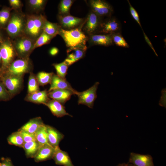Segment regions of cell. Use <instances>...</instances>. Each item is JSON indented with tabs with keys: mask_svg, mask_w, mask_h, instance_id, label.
<instances>
[{
	"mask_svg": "<svg viewBox=\"0 0 166 166\" xmlns=\"http://www.w3.org/2000/svg\"><path fill=\"white\" fill-rule=\"evenodd\" d=\"M59 34L63 38L69 48H79L86 50L87 38L82 31L81 27L70 30L61 28Z\"/></svg>",
	"mask_w": 166,
	"mask_h": 166,
	"instance_id": "6da1fadb",
	"label": "cell"
},
{
	"mask_svg": "<svg viewBox=\"0 0 166 166\" xmlns=\"http://www.w3.org/2000/svg\"><path fill=\"white\" fill-rule=\"evenodd\" d=\"M46 20L42 15L29 16L24 27L26 34L32 39L38 38L43 32Z\"/></svg>",
	"mask_w": 166,
	"mask_h": 166,
	"instance_id": "7a4b0ae2",
	"label": "cell"
},
{
	"mask_svg": "<svg viewBox=\"0 0 166 166\" xmlns=\"http://www.w3.org/2000/svg\"><path fill=\"white\" fill-rule=\"evenodd\" d=\"M0 78L12 97L18 94L23 88V76L2 73H1Z\"/></svg>",
	"mask_w": 166,
	"mask_h": 166,
	"instance_id": "3957f363",
	"label": "cell"
},
{
	"mask_svg": "<svg viewBox=\"0 0 166 166\" xmlns=\"http://www.w3.org/2000/svg\"><path fill=\"white\" fill-rule=\"evenodd\" d=\"M16 51L14 46L9 41L2 42L0 46L2 66L1 68L2 73H5L10 65L14 61Z\"/></svg>",
	"mask_w": 166,
	"mask_h": 166,
	"instance_id": "277c9868",
	"label": "cell"
},
{
	"mask_svg": "<svg viewBox=\"0 0 166 166\" xmlns=\"http://www.w3.org/2000/svg\"><path fill=\"white\" fill-rule=\"evenodd\" d=\"M31 63L29 58H21L14 60L3 73L23 76L25 73L31 72Z\"/></svg>",
	"mask_w": 166,
	"mask_h": 166,
	"instance_id": "5b68a950",
	"label": "cell"
},
{
	"mask_svg": "<svg viewBox=\"0 0 166 166\" xmlns=\"http://www.w3.org/2000/svg\"><path fill=\"white\" fill-rule=\"evenodd\" d=\"M99 84V83L97 82L87 90L82 92H77L76 95L78 97V105H85L89 108H92L97 97V90Z\"/></svg>",
	"mask_w": 166,
	"mask_h": 166,
	"instance_id": "8992f818",
	"label": "cell"
},
{
	"mask_svg": "<svg viewBox=\"0 0 166 166\" xmlns=\"http://www.w3.org/2000/svg\"><path fill=\"white\" fill-rule=\"evenodd\" d=\"M24 21L22 16L15 14L11 16L7 27V31L11 37L18 36L25 27Z\"/></svg>",
	"mask_w": 166,
	"mask_h": 166,
	"instance_id": "52a82bcc",
	"label": "cell"
},
{
	"mask_svg": "<svg viewBox=\"0 0 166 166\" xmlns=\"http://www.w3.org/2000/svg\"><path fill=\"white\" fill-rule=\"evenodd\" d=\"M34 44L32 39L22 38L15 42L14 49L21 58H28L29 53L33 49Z\"/></svg>",
	"mask_w": 166,
	"mask_h": 166,
	"instance_id": "ba28073f",
	"label": "cell"
},
{
	"mask_svg": "<svg viewBox=\"0 0 166 166\" xmlns=\"http://www.w3.org/2000/svg\"><path fill=\"white\" fill-rule=\"evenodd\" d=\"M121 24L115 17H109L104 21H102L98 32L101 34H111L121 32Z\"/></svg>",
	"mask_w": 166,
	"mask_h": 166,
	"instance_id": "9c48e42d",
	"label": "cell"
},
{
	"mask_svg": "<svg viewBox=\"0 0 166 166\" xmlns=\"http://www.w3.org/2000/svg\"><path fill=\"white\" fill-rule=\"evenodd\" d=\"M90 4L93 12L101 17H110L113 11L111 6L104 0H90Z\"/></svg>",
	"mask_w": 166,
	"mask_h": 166,
	"instance_id": "30bf717a",
	"label": "cell"
},
{
	"mask_svg": "<svg viewBox=\"0 0 166 166\" xmlns=\"http://www.w3.org/2000/svg\"><path fill=\"white\" fill-rule=\"evenodd\" d=\"M102 21L101 17L93 11L91 12L89 14L85 22L84 31L89 34H94L98 32Z\"/></svg>",
	"mask_w": 166,
	"mask_h": 166,
	"instance_id": "8fae6325",
	"label": "cell"
},
{
	"mask_svg": "<svg viewBox=\"0 0 166 166\" xmlns=\"http://www.w3.org/2000/svg\"><path fill=\"white\" fill-rule=\"evenodd\" d=\"M128 163L135 166H154L151 156L134 152L130 153Z\"/></svg>",
	"mask_w": 166,
	"mask_h": 166,
	"instance_id": "7c38bea8",
	"label": "cell"
},
{
	"mask_svg": "<svg viewBox=\"0 0 166 166\" xmlns=\"http://www.w3.org/2000/svg\"><path fill=\"white\" fill-rule=\"evenodd\" d=\"M59 19L61 26L65 30H70L77 27L83 22V19L66 15H60Z\"/></svg>",
	"mask_w": 166,
	"mask_h": 166,
	"instance_id": "4fadbf2b",
	"label": "cell"
},
{
	"mask_svg": "<svg viewBox=\"0 0 166 166\" xmlns=\"http://www.w3.org/2000/svg\"><path fill=\"white\" fill-rule=\"evenodd\" d=\"M49 97L61 103L62 105L69 100L71 96L75 94L73 91L66 89H55L48 91Z\"/></svg>",
	"mask_w": 166,
	"mask_h": 166,
	"instance_id": "5bb4252c",
	"label": "cell"
},
{
	"mask_svg": "<svg viewBox=\"0 0 166 166\" xmlns=\"http://www.w3.org/2000/svg\"><path fill=\"white\" fill-rule=\"evenodd\" d=\"M55 150V148L49 144H45L39 147L34 158L37 162L51 159L53 158Z\"/></svg>",
	"mask_w": 166,
	"mask_h": 166,
	"instance_id": "9a60e30c",
	"label": "cell"
},
{
	"mask_svg": "<svg viewBox=\"0 0 166 166\" xmlns=\"http://www.w3.org/2000/svg\"><path fill=\"white\" fill-rule=\"evenodd\" d=\"M52 159L57 165L63 166H74L68 153L60 149L59 146L55 148Z\"/></svg>",
	"mask_w": 166,
	"mask_h": 166,
	"instance_id": "2e32d148",
	"label": "cell"
},
{
	"mask_svg": "<svg viewBox=\"0 0 166 166\" xmlns=\"http://www.w3.org/2000/svg\"><path fill=\"white\" fill-rule=\"evenodd\" d=\"M50 85L48 91L55 89H66L70 90L76 94L77 91L74 89L70 84L66 80L62 79L57 75L53 74Z\"/></svg>",
	"mask_w": 166,
	"mask_h": 166,
	"instance_id": "e0dca14e",
	"label": "cell"
},
{
	"mask_svg": "<svg viewBox=\"0 0 166 166\" xmlns=\"http://www.w3.org/2000/svg\"><path fill=\"white\" fill-rule=\"evenodd\" d=\"M50 100L48 91L46 90L41 91L39 90L31 94H28L25 98V100L27 101L44 105Z\"/></svg>",
	"mask_w": 166,
	"mask_h": 166,
	"instance_id": "ac0fdd59",
	"label": "cell"
},
{
	"mask_svg": "<svg viewBox=\"0 0 166 166\" xmlns=\"http://www.w3.org/2000/svg\"><path fill=\"white\" fill-rule=\"evenodd\" d=\"M44 105L49 108L54 116L57 117H61L66 115L72 116L66 112L63 105L55 100L50 99Z\"/></svg>",
	"mask_w": 166,
	"mask_h": 166,
	"instance_id": "d6986e66",
	"label": "cell"
},
{
	"mask_svg": "<svg viewBox=\"0 0 166 166\" xmlns=\"http://www.w3.org/2000/svg\"><path fill=\"white\" fill-rule=\"evenodd\" d=\"M46 127L48 143L54 148L58 146L64 137V135L51 126L46 125Z\"/></svg>",
	"mask_w": 166,
	"mask_h": 166,
	"instance_id": "ffe728a7",
	"label": "cell"
},
{
	"mask_svg": "<svg viewBox=\"0 0 166 166\" xmlns=\"http://www.w3.org/2000/svg\"><path fill=\"white\" fill-rule=\"evenodd\" d=\"M85 50L79 48H68L67 56L64 61L69 66L82 58L85 55Z\"/></svg>",
	"mask_w": 166,
	"mask_h": 166,
	"instance_id": "44dd1931",
	"label": "cell"
},
{
	"mask_svg": "<svg viewBox=\"0 0 166 166\" xmlns=\"http://www.w3.org/2000/svg\"><path fill=\"white\" fill-rule=\"evenodd\" d=\"M90 41L94 45L108 46L113 44L110 34H93L91 35Z\"/></svg>",
	"mask_w": 166,
	"mask_h": 166,
	"instance_id": "7402d4cb",
	"label": "cell"
},
{
	"mask_svg": "<svg viewBox=\"0 0 166 166\" xmlns=\"http://www.w3.org/2000/svg\"><path fill=\"white\" fill-rule=\"evenodd\" d=\"M44 124L41 117H37L30 120L19 130L34 134L39 128Z\"/></svg>",
	"mask_w": 166,
	"mask_h": 166,
	"instance_id": "603a6c76",
	"label": "cell"
},
{
	"mask_svg": "<svg viewBox=\"0 0 166 166\" xmlns=\"http://www.w3.org/2000/svg\"><path fill=\"white\" fill-rule=\"evenodd\" d=\"M36 140L38 143L39 147L46 144L48 141V135L46 125L44 124L34 134Z\"/></svg>",
	"mask_w": 166,
	"mask_h": 166,
	"instance_id": "cb8c5ba5",
	"label": "cell"
},
{
	"mask_svg": "<svg viewBox=\"0 0 166 166\" xmlns=\"http://www.w3.org/2000/svg\"><path fill=\"white\" fill-rule=\"evenodd\" d=\"M23 148L27 157L34 158L39 149V146L36 141H31L25 143Z\"/></svg>",
	"mask_w": 166,
	"mask_h": 166,
	"instance_id": "d4e9b609",
	"label": "cell"
},
{
	"mask_svg": "<svg viewBox=\"0 0 166 166\" xmlns=\"http://www.w3.org/2000/svg\"><path fill=\"white\" fill-rule=\"evenodd\" d=\"M61 27L57 24L50 22L46 20L45 21L43 27V32L52 37L59 34Z\"/></svg>",
	"mask_w": 166,
	"mask_h": 166,
	"instance_id": "484cf974",
	"label": "cell"
},
{
	"mask_svg": "<svg viewBox=\"0 0 166 166\" xmlns=\"http://www.w3.org/2000/svg\"><path fill=\"white\" fill-rule=\"evenodd\" d=\"M7 141L9 144L23 148L24 144V141L19 132H14L9 136Z\"/></svg>",
	"mask_w": 166,
	"mask_h": 166,
	"instance_id": "4316f807",
	"label": "cell"
},
{
	"mask_svg": "<svg viewBox=\"0 0 166 166\" xmlns=\"http://www.w3.org/2000/svg\"><path fill=\"white\" fill-rule=\"evenodd\" d=\"M39 85L36 75L30 72L28 82V94H31L39 91Z\"/></svg>",
	"mask_w": 166,
	"mask_h": 166,
	"instance_id": "83f0119b",
	"label": "cell"
},
{
	"mask_svg": "<svg viewBox=\"0 0 166 166\" xmlns=\"http://www.w3.org/2000/svg\"><path fill=\"white\" fill-rule=\"evenodd\" d=\"M53 74L44 71L39 72L36 76L39 85L44 86L50 83Z\"/></svg>",
	"mask_w": 166,
	"mask_h": 166,
	"instance_id": "f1b7e54d",
	"label": "cell"
},
{
	"mask_svg": "<svg viewBox=\"0 0 166 166\" xmlns=\"http://www.w3.org/2000/svg\"><path fill=\"white\" fill-rule=\"evenodd\" d=\"M110 35L113 44L126 48L129 47L128 44L122 35L121 32L114 33Z\"/></svg>",
	"mask_w": 166,
	"mask_h": 166,
	"instance_id": "f546056e",
	"label": "cell"
},
{
	"mask_svg": "<svg viewBox=\"0 0 166 166\" xmlns=\"http://www.w3.org/2000/svg\"><path fill=\"white\" fill-rule=\"evenodd\" d=\"M53 66L55 69L57 75L62 79L66 80V76L68 66L64 61L59 63L53 64Z\"/></svg>",
	"mask_w": 166,
	"mask_h": 166,
	"instance_id": "4dcf8cb0",
	"label": "cell"
},
{
	"mask_svg": "<svg viewBox=\"0 0 166 166\" xmlns=\"http://www.w3.org/2000/svg\"><path fill=\"white\" fill-rule=\"evenodd\" d=\"M73 3V1L71 0H61L59 7L60 14L61 15H68Z\"/></svg>",
	"mask_w": 166,
	"mask_h": 166,
	"instance_id": "1f68e13d",
	"label": "cell"
},
{
	"mask_svg": "<svg viewBox=\"0 0 166 166\" xmlns=\"http://www.w3.org/2000/svg\"><path fill=\"white\" fill-rule=\"evenodd\" d=\"M53 38L52 37L43 32L38 38L36 42L34 43L33 49L46 44L50 41Z\"/></svg>",
	"mask_w": 166,
	"mask_h": 166,
	"instance_id": "d6a6232c",
	"label": "cell"
},
{
	"mask_svg": "<svg viewBox=\"0 0 166 166\" xmlns=\"http://www.w3.org/2000/svg\"><path fill=\"white\" fill-rule=\"evenodd\" d=\"M12 97H13L3 83L0 81V101H8Z\"/></svg>",
	"mask_w": 166,
	"mask_h": 166,
	"instance_id": "836d02e7",
	"label": "cell"
},
{
	"mask_svg": "<svg viewBox=\"0 0 166 166\" xmlns=\"http://www.w3.org/2000/svg\"><path fill=\"white\" fill-rule=\"evenodd\" d=\"M10 16V10L7 8L0 11V25H5L7 22Z\"/></svg>",
	"mask_w": 166,
	"mask_h": 166,
	"instance_id": "e575fe53",
	"label": "cell"
},
{
	"mask_svg": "<svg viewBox=\"0 0 166 166\" xmlns=\"http://www.w3.org/2000/svg\"><path fill=\"white\" fill-rule=\"evenodd\" d=\"M45 1L44 0H30L29 3L31 7L34 10H40L43 8Z\"/></svg>",
	"mask_w": 166,
	"mask_h": 166,
	"instance_id": "d590c367",
	"label": "cell"
},
{
	"mask_svg": "<svg viewBox=\"0 0 166 166\" xmlns=\"http://www.w3.org/2000/svg\"><path fill=\"white\" fill-rule=\"evenodd\" d=\"M18 131L20 133L25 143L36 141L34 134L19 129Z\"/></svg>",
	"mask_w": 166,
	"mask_h": 166,
	"instance_id": "8d00e7d4",
	"label": "cell"
},
{
	"mask_svg": "<svg viewBox=\"0 0 166 166\" xmlns=\"http://www.w3.org/2000/svg\"><path fill=\"white\" fill-rule=\"evenodd\" d=\"M127 1L129 5L130 12L134 20L136 21L140 27L142 29L139 15L137 12L132 5L129 1V0H127Z\"/></svg>",
	"mask_w": 166,
	"mask_h": 166,
	"instance_id": "74e56055",
	"label": "cell"
},
{
	"mask_svg": "<svg viewBox=\"0 0 166 166\" xmlns=\"http://www.w3.org/2000/svg\"><path fill=\"white\" fill-rule=\"evenodd\" d=\"M9 2L10 5L14 9L18 8L21 6V2L19 0H10Z\"/></svg>",
	"mask_w": 166,
	"mask_h": 166,
	"instance_id": "f35d334b",
	"label": "cell"
},
{
	"mask_svg": "<svg viewBox=\"0 0 166 166\" xmlns=\"http://www.w3.org/2000/svg\"><path fill=\"white\" fill-rule=\"evenodd\" d=\"M0 166H14L11 160L8 158H3Z\"/></svg>",
	"mask_w": 166,
	"mask_h": 166,
	"instance_id": "ab89813d",
	"label": "cell"
},
{
	"mask_svg": "<svg viewBox=\"0 0 166 166\" xmlns=\"http://www.w3.org/2000/svg\"><path fill=\"white\" fill-rule=\"evenodd\" d=\"M143 32L144 37V39H145V40L146 42L147 43V44L149 46L151 47V48L152 50L153 51V52L155 53L156 55L157 56H158V55L157 54V53H156V51H155V49H154V47H153V45L152 44V43L151 42V41H150V40L148 38L147 36L146 35L145 33L144 32V31L143 30Z\"/></svg>",
	"mask_w": 166,
	"mask_h": 166,
	"instance_id": "60d3db41",
	"label": "cell"
},
{
	"mask_svg": "<svg viewBox=\"0 0 166 166\" xmlns=\"http://www.w3.org/2000/svg\"><path fill=\"white\" fill-rule=\"evenodd\" d=\"M59 52L58 49L56 47L52 48L49 50V53L50 55L52 56L56 55Z\"/></svg>",
	"mask_w": 166,
	"mask_h": 166,
	"instance_id": "b9f144b4",
	"label": "cell"
},
{
	"mask_svg": "<svg viewBox=\"0 0 166 166\" xmlns=\"http://www.w3.org/2000/svg\"><path fill=\"white\" fill-rule=\"evenodd\" d=\"M127 164L125 163H123L122 164H119L117 166H127Z\"/></svg>",
	"mask_w": 166,
	"mask_h": 166,
	"instance_id": "7bdbcfd3",
	"label": "cell"
},
{
	"mask_svg": "<svg viewBox=\"0 0 166 166\" xmlns=\"http://www.w3.org/2000/svg\"><path fill=\"white\" fill-rule=\"evenodd\" d=\"M127 166H135L131 164L128 163H127Z\"/></svg>",
	"mask_w": 166,
	"mask_h": 166,
	"instance_id": "ee69618b",
	"label": "cell"
},
{
	"mask_svg": "<svg viewBox=\"0 0 166 166\" xmlns=\"http://www.w3.org/2000/svg\"><path fill=\"white\" fill-rule=\"evenodd\" d=\"M2 38H1V36L0 35V43H2Z\"/></svg>",
	"mask_w": 166,
	"mask_h": 166,
	"instance_id": "f6af8a7d",
	"label": "cell"
},
{
	"mask_svg": "<svg viewBox=\"0 0 166 166\" xmlns=\"http://www.w3.org/2000/svg\"><path fill=\"white\" fill-rule=\"evenodd\" d=\"M1 61H2V58H1V53L0 52V62H1Z\"/></svg>",
	"mask_w": 166,
	"mask_h": 166,
	"instance_id": "bcb514c9",
	"label": "cell"
},
{
	"mask_svg": "<svg viewBox=\"0 0 166 166\" xmlns=\"http://www.w3.org/2000/svg\"><path fill=\"white\" fill-rule=\"evenodd\" d=\"M0 164H1V162H0Z\"/></svg>",
	"mask_w": 166,
	"mask_h": 166,
	"instance_id": "7dc6e473",
	"label": "cell"
}]
</instances>
